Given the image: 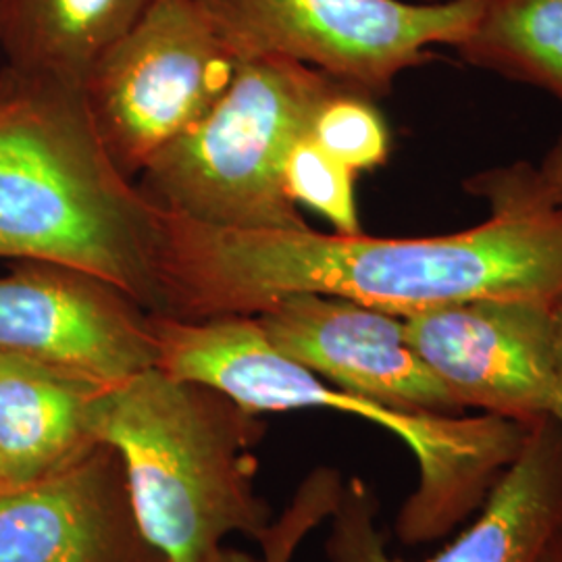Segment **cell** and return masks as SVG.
I'll return each instance as SVG.
<instances>
[{
  "label": "cell",
  "instance_id": "1",
  "mask_svg": "<svg viewBox=\"0 0 562 562\" xmlns=\"http://www.w3.org/2000/svg\"><path fill=\"white\" fill-rule=\"evenodd\" d=\"M487 220L425 238L238 229L159 206L161 313L178 319L257 317L292 294H329L408 317L485 296H562V209L536 165L519 161L464 180Z\"/></svg>",
  "mask_w": 562,
  "mask_h": 562
},
{
  "label": "cell",
  "instance_id": "2",
  "mask_svg": "<svg viewBox=\"0 0 562 562\" xmlns=\"http://www.w3.org/2000/svg\"><path fill=\"white\" fill-rule=\"evenodd\" d=\"M159 206L106 153L78 88L0 67V259L48 261L161 311Z\"/></svg>",
  "mask_w": 562,
  "mask_h": 562
},
{
  "label": "cell",
  "instance_id": "3",
  "mask_svg": "<svg viewBox=\"0 0 562 562\" xmlns=\"http://www.w3.org/2000/svg\"><path fill=\"white\" fill-rule=\"evenodd\" d=\"M90 427L120 452L144 536L167 562H204L271 525L255 485L261 417L220 390L150 367L99 390Z\"/></svg>",
  "mask_w": 562,
  "mask_h": 562
},
{
  "label": "cell",
  "instance_id": "4",
  "mask_svg": "<svg viewBox=\"0 0 562 562\" xmlns=\"http://www.w3.org/2000/svg\"><path fill=\"white\" fill-rule=\"evenodd\" d=\"M341 86L299 60H238L204 120L142 171V192L165 211L217 227H306L283 167Z\"/></svg>",
  "mask_w": 562,
  "mask_h": 562
},
{
  "label": "cell",
  "instance_id": "5",
  "mask_svg": "<svg viewBox=\"0 0 562 562\" xmlns=\"http://www.w3.org/2000/svg\"><path fill=\"white\" fill-rule=\"evenodd\" d=\"M236 59L299 60L371 99L457 46L483 0H199Z\"/></svg>",
  "mask_w": 562,
  "mask_h": 562
},
{
  "label": "cell",
  "instance_id": "6",
  "mask_svg": "<svg viewBox=\"0 0 562 562\" xmlns=\"http://www.w3.org/2000/svg\"><path fill=\"white\" fill-rule=\"evenodd\" d=\"M238 60L199 0H153L81 90L106 153L130 180L204 120Z\"/></svg>",
  "mask_w": 562,
  "mask_h": 562
},
{
  "label": "cell",
  "instance_id": "7",
  "mask_svg": "<svg viewBox=\"0 0 562 562\" xmlns=\"http://www.w3.org/2000/svg\"><path fill=\"white\" fill-rule=\"evenodd\" d=\"M150 325L157 346L155 367L173 378L211 385L255 415L329 408L359 417L398 438L423 473L440 471L459 450L450 417L390 408L323 382L283 357L257 317L178 319L150 313Z\"/></svg>",
  "mask_w": 562,
  "mask_h": 562
},
{
  "label": "cell",
  "instance_id": "8",
  "mask_svg": "<svg viewBox=\"0 0 562 562\" xmlns=\"http://www.w3.org/2000/svg\"><path fill=\"white\" fill-rule=\"evenodd\" d=\"M557 301L485 296L402 317L406 338L452 398L513 422L550 419Z\"/></svg>",
  "mask_w": 562,
  "mask_h": 562
},
{
  "label": "cell",
  "instance_id": "9",
  "mask_svg": "<svg viewBox=\"0 0 562 562\" xmlns=\"http://www.w3.org/2000/svg\"><path fill=\"white\" fill-rule=\"evenodd\" d=\"M0 352L111 385L157 364L150 313L117 285L48 261L0 278Z\"/></svg>",
  "mask_w": 562,
  "mask_h": 562
},
{
  "label": "cell",
  "instance_id": "10",
  "mask_svg": "<svg viewBox=\"0 0 562 562\" xmlns=\"http://www.w3.org/2000/svg\"><path fill=\"white\" fill-rule=\"evenodd\" d=\"M283 357L364 401L425 415H462L406 338L402 317L329 294H292L257 315Z\"/></svg>",
  "mask_w": 562,
  "mask_h": 562
},
{
  "label": "cell",
  "instance_id": "11",
  "mask_svg": "<svg viewBox=\"0 0 562 562\" xmlns=\"http://www.w3.org/2000/svg\"><path fill=\"white\" fill-rule=\"evenodd\" d=\"M331 562L392 559L378 529V498L361 480L341 485L329 515ZM562 529V434L552 419L531 423L519 454L483 501L482 513L454 542L423 562H540Z\"/></svg>",
  "mask_w": 562,
  "mask_h": 562
},
{
  "label": "cell",
  "instance_id": "12",
  "mask_svg": "<svg viewBox=\"0 0 562 562\" xmlns=\"http://www.w3.org/2000/svg\"><path fill=\"white\" fill-rule=\"evenodd\" d=\"M0 562H167L136 519L120 452L94 443L57 471L0 485Z\"/></svg>",
  "mask_w": 562,
  "mask_h": 562
},
{
  "label": "cell",
  "instance_id": "13",
  "mask_svg": "<svg viewBox=\"0 0 562 562\" xmlns=\"http://www.w3.org/2000/svg\"><path fill=\"white\" fill-rule=\"evenodd\" d=\"M104 385L0 352V485L44 477L88 452Z\"/></svg>",
  "mask_w": 562,
  "mask_h": 562
},
{
  "label": "cell",
  "instance_id": "14",
  "mask_svg": "<svg viewBox=\"0 0 562 562\" xmlns=\"http://www.w3.org/2000/svg\"><path fill=\"white\" fill-rule=\"evenodd\" d=\"M153 0H0L4 65L83 90Z\"/></svg>",
  "mask_w": 562,
  "mask_h": 562
},
{
  "label": "cell",
  "instance_id": "15",
  "mask_svg": "<svg viewBox=\"0 0 562 562\" xmlns=\"http://www.w3.org/2000/svg\"><path fill=\"white\" fill-rule=\"evenodd\" d=\"M454 50L464 63L536 86L562 104V0H483Z\"/></svg>",
  "mask_w": 562,
  "mask_h": 562
},
{
  "label": "cell",
  "instance_id": "16",
  "mask_svg": "<svg viewBox=\"0 0 562 562\" xmlns=\"http://www.w3.org/2000/svg\"><path fill=\"white\" fill-rule=\"evenodd\" d=\"M308 138L355 173L382 167L392 153V132L375 99L346 86L323 101Z\"/></svg>",
  "mask_w": 562,
  "mask_h": 562
},
{
  "label": "cell",
  "instance_id": "17",
  "mask_svg": "<svg viewBox=\"0 0 562 562\" xmlns=\"http://www.w3.org/2000/svg\"><path fill=\"white\" fill-rule=\"evenodd\" d=\"M357 176L359 173L334 159L308 136L292 146L283 167L288 196L296 204H306L317 211L338 234L362 232L355 196Z\"/></svg>",
  "mask_w": 562,
  "mask_h": 562
},
{
  "label": "cell",
  "instance_id": "18",
  "mask_svg": "<svg viewBox=\"0 0 562 562\" xmlns=\"http://www.w3.org/2000/svg\"><path fill=\"white\" fill-rule=\"evenodd\" d=\"M341 477L334 469H315L294 494L290 506L262 531V562H292L302 540L329 519L340 501Z\"/></svg>",
  "mask_w": 562,
  "mask_h": 562
},
{
  "label": "cell",
  "instance_id": "19",
  "mask_svg": "<svg viewBox=\"0 0 562 562\" xmlns=\"http://www.w3.org/2000/svg\"><path fill=\"white\" fill-rule=\"evenodd\" d=\"M536 171L550 201L562 209V130L557 140L546 150L540 165H536Z\"/></svg>",
  "mask_w": 562,
  "mask_h": 562
},
{
  "label": "cell",
  "instance_id": "20",
  "mask_svg": "<svg viewBox=\"0 0 562 562\" xmlns=\"http://www.w3.org/2000/svg\"><path fill=\"white\" fill-rule=\"evenodd\" d=\"M557 367H554V387H552V404H550V419L557 423L562 434V296L557 302Z\"/></svg>",
  "mask_w": 562,
  "mask_h": 562
},
{
  "label": "cell",
  "instance_id": "21",
  "mask_svg": "<svg viewBox=\"0 0 562 562\" xmlns=\"http://www.w3.org/2000/svg\"><path fill=\"white\" fill-rule=\"evenodd\" d=\"M204 562H262L261 559H255L252 554L248 552H240V550H234V548H217L209 559Z\"/></svg>",
  "mask_w": 562,
  "mask_h": 562
},
{
  "label": "cell",
  "instance_id": "22",
  "mask_svg": "<svg viewBox=\"0 0 562 562\" xmlns=\"http://www.w3.org/2000/svg\"><path fill=\"white\" fill-rule=\"evenodd\" d=\"M540 562H562V529L557 533V538L550 542Z\"/></svg>",
  "mask_w": 562,
  "mask_h": 562
},
{
  "label": "cell",
  "instance_id": "23",
  "mask_svg": "<svg viewBox=\"0 0 562 562\" xmlns=\"http://www.w3.org/2000/svg\"><path fill=\"white\" fill-rule=\"evenodd\" d=\"M417 2H440V0H417Z\"/></svg>",
  "mask_w": 562,
  "mask_h": 562
}]
</instances>
